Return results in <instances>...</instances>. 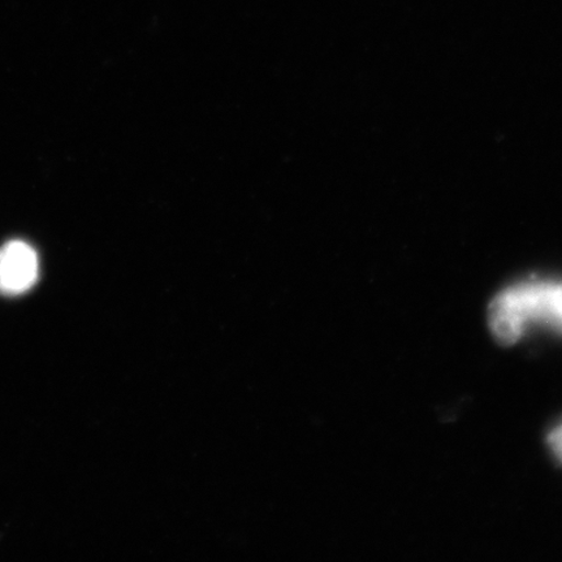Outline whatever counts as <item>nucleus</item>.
Here are the masks:
<instances>
[{"label":"nucleus","mask_w":562,"mask_h":562,"mask_svg":"<svg viewBox=\"0 0 562 562\" xmlns=\"http://www.w3.org/2000/svg\"><path fill=\"white\" fill-rule=\"evenodd\" d=\"M530 327L562 335V280L519 281L491 302L490 328L498 342L513 346Z\"/></svg>","instance_id":"1"},{"label":"nucleus","mask_w":562,"mask_h":562,"mask_svg":"<svg viewBox=\"0 0 562 562\" xmlns=\"http://www.w3.org/2000/svg\"><path fill=\"white\" fill-rule=\"evenodd\" d=\"M40 278L37 252L30 244L15 240L0 248V294L16 297L31 291Z\"/></svg>","instance_id":"2"},{"label":"nucleus","mask_w":562,"mask_h":562,"mask_svg":"<svg viewBox=\"0 0 562 562\" xmlns=\"http://www.w3.org/2000/svg\"><path fill=\"white\" fill-rule=\"evenodd\" d=\"M548 445L554 457L562 463V424L548 435Z\"/></svg>","instance_id":"3"}]
</instances>
